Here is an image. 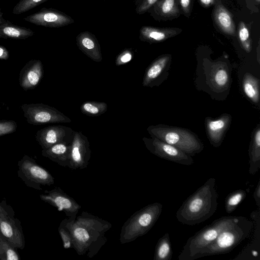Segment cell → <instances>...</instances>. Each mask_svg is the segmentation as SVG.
<instances>
[{
  "instance_id": "cell-1",
  "label": "cell",
  "mask_w": 260,
  "mask_h": 260,
  "mask_svg": "<svg viewBox=\"0 0 260 260\" xmlns=\"http://www.w3.org/2000/svg\"><path fill=\"white\" fill-rule=\"evenodd\" d=\"M73 238V248L79 255L87 253L92 257L107 241L106 233L110 223L86 212L74 220H63Z\"/></svg>"
},
{
  "instance_id": "cell-2",
  "label": "cell",
  "mask_w": 260,
  "mask_h": 260,
  "mask_svg": "<svg viewBox=\"0 0 260 260\" xmlns=\"http://www.w3.org/2000/svg\"><path fill=\"white\" fill-rule=\"evenodd\" d=\"M218 197L216 180L210 178L183 202L176 212L177 220L188 225L205 221L216 212Z\"/></svg>"
},
{
  "instance_id": "cell-3",
  "label": "cell",
  "mask_w": 260,
  "mask_h": 260,
  "mask_svg": "<svg viewBox=\"0 0 260 260\" xmlns=\"http://www.w3.org/2000/svg\"><path fill=\"white\" fill-rule=\"evenodd\" d=\"M253 227L252 220L241 216L237 222L222 231L214 241L204 247L196 259L230 252L249 237Z\"/></svg>"
},
{
  "instance_id": "cell-4",
  "label": "cell",
  "mask_w": 260,
  "mask_h": 260,
  "mask_svg": "<svg viewBox=\"0 0 260 260\" xmlns=\"http://www.w3.org/2000/svg\"><path fill=\"white\" fill-rule=\"evenodd\" d=\"M241 217L223 216L204 227L187 239L178 256V259H195L204 247L214 241L222 231L237 222Z\"/></svg>"
},
{
  "instance_id": "cell-5",
  "label": "cell",
  "mask_w": 260,
  "mask_h": 260,
  "mask_svg": "<svg viewBox=\"0 0 260 260\" xmlns=\"http://www.w3.org/2000/svg\"><path fill=\"white\" fill-rule=\"evenodd\" d=\"M162 209L160 203L147 205L132 214L123 224L120 234V242L125 244L147 234L153 226Z\"/></svg>"
},
{
  "instance_id": "cell-6",
  "label": "cell",
  "mask_w": 260,
  "mask_h": 260,
  "mask_svg": "<svg viewBox=\"0 0 260 260\" xmlns=\"http://www.w3.org/2000/svg\"><path fill=\"white\" fill-rule=\"evenodd\" d=\"M147 131L151 136L172 145L191 156L204 149V144L197 135L185 128L158 124L149 126Z\"/></svg>"
},
{
  "instance_id": "cell-7",
  "label": "cell",
  "mask_w": 260,
  "mask_h": 260,
  "mask_svg": "<svg viewBox=\"0 0 260 260\" xmlns=\"http://www.w3.org/2000/svg\"><path fill=\"white\" fill-rule=\"evenodd\" d=\"M21 108L27 122L32 125L71 122L70 118L55 108L43 103L24 104Z\"/></svg>"
},
{
  "instance_id": "cell-8",
  "label": "cell",
  "mask_w": 260,
  "mask_h": 260,
  "mask_svg": "<svg viewBox=\"0 0 260 260\" xmlns=\"http://www.w3.org/2000/svg\"><path fill=\"white\" fill-rule=\"evenodd\" d=\"M18 168V175L27 186L40 190L41 185H51L54 183L49 172L27 155L19 161Z\"/></svg>"
},
{
  "instance_id": "cell-9",
  "label": "cell",
  "mask_w": 260,
  "mask_h": 260,
  "mask_svg": "<svg viewBox=\"0 0 260 260\" xmlns=\"http://www.w3.org/2000/svg\"><path fill=\"white\" fill-rule=\"evenodd\" d=\"M143 141L146 148L159 157L185 166H190L193 164L191 156L156 137H144Z\"/></svg>"
},
{
  "instance_id": "cell-10",
  "label": "cell",
  "mask_w": 260,
  "mask_h": 260,
  "mask_svg": "<svg viewBox=\"0 0 260 260\" xmlns=\"http://www.w3.org/2000/svg\"><path fill=\"white\" fill-rule=\"evenodd\" d=\"M40 199L56 208L58 211L63 212L70 220H74L81 209V206L61 188L56 187L46 190L40 196Z\"/></svg>"
},
{
  "instance_id": "cell-11",
  "label": "cell",
  "mask_w": 260,
  "mask_h": 260,
  "mask_svg": "<svg viewBox=\"0 0 260 260\" xmlns=\"http://www.w3.org/2000/svg\"><path fill=\"white\" fill-rule=\"evenodd\" d=\"M0 234L15 248L23 249L25 239L20 221L0 204Z\"/></svg>"
},
{
  "instance_id": "cell-12",
  "label": "cell",
  "mask_w": 260,
  "mask_h": 260,
  "mask_svg": "<svg viewBox=\"0 0 260 260\" xmlns=\"http://www.w3.org/2000/svg\"><path fill=\"white\" fill-rule=\"evenodd\" d=\"M68 168L72 169L86 168L91 157V151L88 138L81 132L74 131L71 143Z\"/></svg>"
},
{
  "instance_id": "cell-13",
  "label": "cell",
  "mask_w": 260,
  "mask_h": 260,
  "mask_svg": "<svg viewBox=\"0 0 260 260\" xmlns=\"http://www.w3.org/2000/svg\"><path fill=\"white\" fill-rule=\"evenodd\" d=\"M74 132L72 128L64 125H51L38 131L36 139L42 149H46L58 143L70 144Z\"/></svg>"
},
{
  "instance_id": "cell-14",
  "label": "cell",
  "mask_w": 260,
  "mask_h": 260,
  "mask_svg": "<svg viewBox=\"0 0 260 260\" xmlns=\"http://www.w3.org/2000/svg\"><path fill=\"white\" fill-rule=\"evenodd\" d=\"M24 20L37 25L49 27H60L74 22L72 17L62 12L45 8L27 16Z\"/></svg>"
},
{
  "instance_id": "cell-15",
  "label": "cell",
  "mask_w": 260,
  "mask_h": 260,
  "mask_svg": "<svg viewBox=\"0 0 260 260\" xmlns=\"http://www.w3.org/2000/svg\"><path fill=\"white\" fill-rule=\"evenodd\" d=\"M43 72V66L41 60H30L20 72L19 82L20 86L25 90L34 89L41 81Z\"/></svg>"
},
{
  "instance_id": "cell-16",
  "label": "cell",
  "mask_w": 260,
  "mask_h": 260,
  "mask_svg": "<svg viewBox=\"0 0 260 260\" xmlns=\"http://www.w3.org/2000/svg\"><path fill=\"white\" fill-rule=\"evenodd\" d=\"M232 117L228 114H222L219 117L213 119L206 118L205 125L210 143L215 147L222 143L225 134L231 122Z\"/></svg>"
},
{
  "instance_id": "cell-17",
  "label": "cell",
  "mask_w": 260,
  "mask_h": 260,
  "mask_svg": "<svg viewBox=\"0 0 260 260\" xmlns=\"http://www.w3.org/2000/svg\"><path fill=\"white\" fill-rule=\"evenodd\" d=\"M78 48L91 60L101 62L103 57L100 45L95 36L89 31L79 34L76 37Z\"/></svg>"
},
{
  "instance_id": "cell-18",
  "label": "cell",
  "mask_w": 260,
  "mask_h": 260,
  "mask_svg": "<svg viewBox=\"0 0 260 260\" xmlns=\"http://www.w3.org/2000/svg\"><path fill=\"white\" fill-rule=\"evenodd\" d=\"M260 212L256 210L252 212L250 217L253 220V239L241 251L234 259H256L259 257V251L260 247Z\"/></svg>"
},
{
  "instance_id": "cell-19",
  "label": "cell",
  "mask_w": 260,
  "mask_h": 260,
  "mask_svg": "<svg viewBox=\"0 0 260 260\" xmlns=\"http://www.w3.org/2000/svg\"><path fill=\"white\" fill-rule=\"evenodd\" d=\"M175 28H159L150 26H143L140 29L139 38L142 41L150 43L164 41L179 34Z\"/></svg>"
},
{
  "instance_id": "cell-20",
  "label": "cell",
  "mask_w": 260,
  "mask_h": 260,
  "mask_svg": "<svg viewBox=\"0 0 260 260\" xmlns=\"http://www.w3.org/2000/svg\"><path fill=\"white\" fill-rule=\"evenodd\" d=\"M213 18L221 31L227 35H235L236 27L232 15L219 1L213 11Z\"/></svg>"
},
{
  "instance_id": "cell-21",
  "label": "cell",
  "mask_w": 260,
  "mask_h": 260,
  "mask_svg": "<svg viewBox=\"0 0 260 260\" xmlns=\"http://www.w3.org/2000/svg\"><path fill=\"white\" fill-rule=\"evenodd\" d=\"M70 144L58 143L48 148L42 149V154L62 167H68L71 150Z\"/></svg>"
},
{
  "instance_id": "cell-22",
  "label": "cell",
  "mask_w": 260,
  "mask_h": 260,
  "mask_svg": "<svg viewBox=\"0 0 260 260\" xmlns=\"http://www.w3.org/2000/svg\"><path fill=\"white\" fill-rule=\"evenodd\" d=\"M170 55H163L153 61L146 70L142 84L144 86L151 87L154 81L160 76L170 59Z\"/></svg>"
},
{
  "instance_id": "cell-23",
  "label": "cell",
  "mask_w": 260,
  "mask_h": 260,
  "mask_svg": "<svg viewBox=\"0 0 260 260\" xmlns=\"http://www.w3.org/2000/svg\"><path fill=\"white\" fill-rule=\"evenodd\" d=\"M249 173L253 175L260 169V128L255 129L249 148Z\"/></svg>"
},
{
  "instance_id": "cell-24",
  "label": "cell",
  "mask_w": 260,
  "mask_h": 260,
  "mask_svg": "<svg viewBox=\"0 0 260 260\" xmlns=\"http://www.w3.org/2000/svg\"><path fill=\"white\" fill-rule=\"evenodd\" d=\"M178 0H158L147 11L163 17H174L179 15Z\"/></svg>"
},
{
  "instance_id": "cell-25",
  "label": "cell",
  "mask_w": 260,
  "mask_h": 260,
  "mask_svg": "<svg viewBox=\"0 0 260 260\" xmlns=\"http://www.w3.org/2000/svg\"><path fill=\"white\" fill-rule=\"evenodd\" d=\"M34 35L29 29L19 27L11 24H4L0 26V37L16 39H24Z\"/></svg>"
},
{
  "instance_id": "cell-26",
  "label": "cell",
  "mask_w": 260,
  "mask_h": 260,
  "mask_svg": "<svg viewBox=\"0 0 260 260\" xmlns=\"http://www.w3.org/2000/svg\"><path fill=\"white\" fill-rule=\"evenodd\" d=\"M243 91L246 96L254 103L259 101V80L249 73L245 75L242 82Z\"/></svg>"
},
{
  "instance_id": "cell-27",
  "label": "cell",
  "mask_w": 260,
  "mask_h": 260,
  "mask_svg": "<svg viewBox=\"0 0 260 260\" xmlns=\"http://www.w3.org/2000/svg\"><path fill=\"white\" fill-rule=\"evenodd\" d=\"M172 249L169 234L166 233L158 240L155 249L154 260H171Z\"/></svg>"
},
{
  "instance_id": "cell-28",
  "label": "cell",
  "mask_w": 260,
  "mask_h": 260,
  "mask_svg": "<svg viewBox=\"0 0 260 260\" xmlns=\"http://www.w3.org/2000/svg\"><path fill=\"white\" fill-rule=\"evenodd\" d=\"M108 109V105L105 102L87 101L80 106L81 112L89 116H99L105 113Z\"/></svg>"
},
{
  "instance_id": "cell-29",
  "label": "cell",
  "mask_w": 260,
  "mask_h": 260,
  "mask_svg": "<svg viewBox=\"0 0 260 260\" xmlns=\"http://www.w3.org/2000/svg\"><path fill=\"white\" fill-rule=\"evenodd\" d=\"M246 196V191L243 189H238L228 194L224 202L226 212L230 214L234 212L237 206L245 199Z\"/></svg>"
},
{
  "instance_id": "cell-30",
  "label": "cell",
  "mask_w": 260,
  "mask_h": 260,
  "mask_svg": "<svg viewBox=\"0 0 260 260\" xmlns=\"http://www.w3.org/2000/svg\"><path fill=\"white\" fill-rule=\"evenodd\" d=\"M15 248L0 234V259L19 260L20 258Z\"/></svg>"
},
{
  "instance_id": "cell-31",
  "label": "cell",
  "mask_w": 260,
  "mask_h": 260,
  "mask_svg": "<svg viewBox=\"0 0 260 260\" xmlns=\"http://www.w3.org/2000/svg\"><path fill=\"white\" fill-rule=\"evenodd\" d=\"M238 36L243 48L248 53L251 50V39L249 29L243 22H240L238 25Z\"/></svg>"
},
{
  "instance_id": "cell-32",
  "label": "cell",
  "mask_w": 260,
  "mask_h": 260,
  "mask_svg": "<svg viewBox=\"0 0 260 260\" xmlns=\"http://www.w3.org/2000/svg\"><path fill=\"white\" fill-rule=\"evenodd\" d=\"M48 0H20L15 5L13 13L19 14L24 13Z\"/></svg>"
},
{
  "instance_id": "cell-33",
  "label": "cell",
  "mask_w": 260,
  "mask_h": 260,
  "mask_svg": "<svg viewBox=\"0 0 260 260\" xmlns=\"http://www.w3.org/2000/svg\"><path fill=\"white\" fill-rule=\"evenodd\" d=\"M58 232L62 241L63 248L66 249L73 248V238L63 220L60 223Z\"/></svg>"
},
{
  "instance_id": "cell-34",
  "label": "cell",
  "mask_w": 260,
  "mask_h": 260,
  "mask_svg": "<svg viewBox=\"0 0 260 260\" xmlns=\"http://www.w3.org/2000/svg\"><path fill=\"white\" fill-rule=\"evenodd\" d=\"M17 127V124L14 120H0V137L14 133Z\"/></svg>"
},
{
  "instance_id": "cell-35",
  "label": "cell",
  "mask_w": 260,
  "mask_h": 260,
  "mask_svg": "<svg viewBox=\"0 0 260 260\" xmlns=\"http://www.w3.org/2000/svg\"><path fill=\"white\" fill-rule=\"evenodd\" d=\"M213 80L217 86L220 87H224L229 81L227 71L221 68L218 69L214 74Z\"/></svg>"
},
{
  "instance_id": "cell-36",
  "label": "cell",
  "mask_w": 260,
  "mask_h": 260,
  "mask_svg": "<svg viewBox=\"0 0 260 260\" xmlns=\"http://www.w3.org/2000/svg\"><path fill=\"white\" fill-rule=\"evenodd\" d=\"M158 0H135L136 12L143 14L152 7Z\"/></svg>"
},
{
  "instance_id": "cell-37",
  "label": "cell",
  "mask_w": 260,
  "mask_h": 260,
  "mask_svg": "<svg viewBox=\"0 0 260 260\" xmlns=\"http://www.w3.org/2000/svg\"><path fill=\"white\" fill-rule=\"evenodd\" d=\"M134 53L132 49L123 50L116 57L115 63L121 66L129 62L133 58Z\"/></svg>"
},
{
  "instance_id": "cell-38",
  "label": "cell",
  "mask_w": 260,
  "mask_h": 260,
  "mask_svg": "<svg viewBox=\"0 0 260 260\" xmlns=\"http://www.w3.org/2000/svg\"><path fill=\"white\" fill-rule=\"evenodd\" d=\"M184 14L188 17L190 14L192 0H178Z\"/></svg>"
},
{
  "instance_id": "cell-39",
  "label": "cell",
  "mask_w": 260,
  "mask_h": 260,
  "mask_svg": "<svg viewBox=\"0 0 260 260\" xmlns=\"http://www.w3.org/2000/svg\"><path fill=\"white\" fill-rule=\"evenodd\" d=\"M253 198L258 208L260 207V179L259 180L255 190L253 192Z\"/></svg>"
},
{
  "instance_id": "cell-40",
  "label": "cell",
  "mask_w": 260,
  "mask_h": 260,
  "mask_svg": "<svg viewBox=\"0 0 260 260\" xmlns=\"http://www.w3.org/2000/svg\"><path fill=\"white\" fill-rule=\"evenodd\" d=\"M9 57V53L7 49L0 45V60H7Z\"/></svg>"
},
{
  "instance_id": "cell-41",
  "label": "cell",
  "mask_w": 260,
  "mask_h": 260,
  "mask_svg": "<svg viewBox=\"0 0 260 260\" xmlns=\"http://www.w3.org/2000/svg\"><path fill=\"white\" fill-rule=\"evenodd\" d=\"M202 5L205 7H210L215 3V0H199Z\"/></svg>"
},
{
  "instance_id": "cell-42",
  "label": "cell",
  "mask_w": 260,
  "mask_h": 260,
  "mask_svg": "<svg viewBox=\"0 0 260 260\" xmlns=\"http://www.w3.org/2000/svg\"><path fill=\"white\" fill-rule=\"evenodd\" d=\"M255 1L258 3L260 2V0H255Z\"/></svg>"
},
{
  "instance_id": "cell-43",
  "label": "cell",
  "mask_w": 260,
  "mask_h": 260,
  "mask_svg": "<svg viewBox=\"0 0 260 260\" xmlns=\"http://www.w3.org/2000/svg\"><path fill=\"white\" fill-rule=\"evenodd\" d=\"M0 109H1V107H0Z\"/></svg>"
}]
</instances>
